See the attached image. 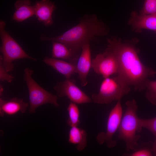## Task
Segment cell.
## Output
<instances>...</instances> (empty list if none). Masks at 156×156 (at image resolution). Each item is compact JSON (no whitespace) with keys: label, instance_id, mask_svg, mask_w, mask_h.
I'll list each match as a JSON object with an SVG mask.
<instances>
[{"label":"cell","instance_id":"cell-1","mask_svg":"<svg viewBox=\"0 0 156 156\" xmlns=\"http://www.w3.org/2000/svg\"><path fill=\"white\" fill-rule=\"evenodd\" d=\"M107 41V48L115 55L118 61L119 69L116 75L123 78L129 86H133L135 90L141 92L145 90L146 81L154 76L156 71L141 62L136 41L122 42L120 38L112 37Z\"/></svg>","mask_w":156,"mask_h":156},{"label":"cell","instance_id":"cell-2","mask_svg":"<svg viewBox=\"0 0 156 156\" xmlns=\"http://www.w3.org/2000/svg\"><path fill=\"white\" fill-rule=\"evenodd\" d=\"M109 30L104 23L94 14H87L80 18L79 23L62 35L54 37L42 34L41 40L61 43L75 53L80 55L85 43L96 40L107 35Z\"/></svg>","mask_w":156,"mask_h":156},{"label":"cell","instance_id":"cell-3","mask_svg":"<svg viewBox=\"0 0 156 156\" xmlns=\"http://www.w3.org/2000/svg\"><path fill=\"white\" fill-rule=\"evenodd\" d=\"M125 105L126 111L118 129V138L125 142L127 151H135L139 145L138 141L140 138V135L136 134L142 129L137 114L138 107L135 99L127 101Z\"/></svg>","mask_w":156,"mask_h":156},{"label":"cell","instance_id":"cell-4","mask_svg":"<svg viewBox=\"0 0 156 156\" xmlns=\"http://www.w3.org/2000/svg\"><path fill=\"white\" fill-rule=\"evenodd\" d=\"M130 86L125 80L118 75L104 78L98 94L92 95L95 103L108 104L114 101L121 99L130 90Z\"/></svg>","mask_w":156,"mask_h":156},{"label":"cell","instance_id":"cell-5","mask_svg":"<svg viewBox=\"0 0 156 156\" xmlns=\"http://www.w3.org/2000/svg\"><path fill=\"white\" fill-rule=\"evenodd\" d=\"M5 23L0 21V35L2 42L0 52L3 66L8 72L12 71L14 67L13 62L20 59L27 58L34 61L37 60L27 54L18 44L5 30Z\"/></svg>","mask_w":156,"mask_h":156},{"label":"cell","instance_id":"cell-6","mask_svg":"<svg viewBox=\"0 0 156 156\" xmlns=\"http://www.w3.org/2000/svg\"><path fill=\"white\" fill-rule=\"evenodd\" d=\"M33 71L27 68L24 70V78L28 89L30 103L29 112L34 113L36 109L43 105L50 103L59 108L57 96L41 87L33 78Z\"/></svg>","mask_w":156,"mask_h":156},{"label":"cell","instance_id":"cell-7","mask_svg":"<svg viewBox=\"0 0 156 156\" xmlns=\"http://www.w3.org/2000/svg\"><path fill=\"white\" fill-rule=\"evenodd\" d=\"M122 109L120 100L118 102L110 112L108 116L105 132H101L98 135L96 140L100 144L104 143L109 148L116 146V141L113 137L118 129L122 117Z\"/></svg>","mask_w":156,"mask_h":156},{"label":"cell","instance_id":"cell-8","mask_svg":"<svg viewBox=\"0 0 156 156\" xmlns=\"http://www.w3.org/2000/svg\"><path fill=\"white\" fill-rule=\"evenodd\" d=\"M91 67L96 73L105 78L117 75L119 64L116 56L107 48L103 53L97 54L92 60Z\"/></svg>","mask_w":156,"mask_h":156},{"label":"cell","instance_id":"cell-9","mask_svg":"<svg viewBox=\"0 0 156 156\" xmlns=\"http://www.w3.org/2000/svg\"><path fill=\"white\" fill-rule=\"evenodd\" d=\"M57 95L60 97L67 96L70 101L76 104H82L92 102V100L75 84L70 78L58 83L54 87Z\"/></svg>","mask_w":156,"mask_h":156},{"label":"cell","instance_id":"cell-10","mask_svg":"<svg viewBox=\"0 0 156 156\" xmlns=\"http://www.w3.org/2000/svg\"><path fill=\"white\" fill-rule=\"evenodd\" d=\"M90 42L83 45L76 64L77 73L82 86H86L88 83L87 77L91 67L92 60Z\"/></svg>","mask_w":156,"mask_h":156},{"label":"cell","instance_id":"cell-11","mask_svg":"<svg viewBox=\"0 0 156 156\" xmlns=\"http://www.w3.org/2000/svg\"><path fill=\"white\" fill-rule=\"evenodd\" d=\"M128 24L132 30L140 33L143 29H147L156 32V14L141 15L133 11L131 13Z\"/></svg>","mask_w":156,"mask_h":156},{"label":"cell","instance_id":"cell-12","mask_svg":"<svg viewBox=\"0 0 156 156\" xmlns=\"http://www.w3.org/2000/svg\"><path fill=\"white\" fill-rule=\"evenodd\" d=\"M34 7L35 15L39 21L42 22L45 26L53 24L52 15L56 8L54 2L49 0H41L37 1Z\"/></svg>","mask_w":156,"mask_h":156},{"label":"cell","instance_id":"cell-13","mask_svg":"<svg viewBox=\"0 0 156 156\" xmlns=\"http://www.w3.org/2000/svg\"><path fill=\"white\" fill-rule=\"evenodd\" d=\"M28 106V104L22 99L15 97L8 101H5L0 98V115L1 116L4 114L12 115L20 112L24 113Z\"/></svg>","mask_w":156,"mask_h":156},{"label":"cell","instance_id":"cell-14","mask_svg":"<svg viewBox=\"0 0 156 156\" xmlns=\"http://www.w3.org/2000/svg\"><path fill=\"white\" fill-rule=\"evenodd\" d=\"M43 61L63 75L66 79H70L73 74L77 73L76 65L68 62L48 57H44Z\"/></svg>","mask_w":156,"mask_h":156},{"label":"cell","instance_id":"cell-15","mask_svg":"<svg viewBox=\"0 0 156 156\" xmlns=\"http://www.w3.org/2000/svg\"><path fill=\"white\" fill-rule=\"evenodd\" d=\"M52 42V57L65 60L76 65L79 54L73 51L61 43L55 41Z\"/></svg>","mask_w":156,"mask_h":156},{"label":"cell","instance_id":"cell-16","mask_svg":"<svg viewBox=\"0 0 156 156\" xmlns=\"http://www.w3.org/2000/svg\"><path fill=\"white\" fill-rule=\"evenodd\" d=\"M16 10L12 19L18 22H21L35 15L34 6L31 5L29 0H18L15 3Z\"/></svg>","mask_w":156,"mask_h":156},{"label":"cell","instance_id":"cell-17","mask_svg":"<svg viewBox=\"0 0 156 156\" xmlns=\"http://www.w3.org/2000/svg\"><path fill=\"white\" fill-rule=\"evenodd\" d=\"M87 133L86 131L78 126L71 127L68 133L69 143L76 145L79 151L83 150L87 145Z\"/></svg>","mask_w":156,"mask_h":156},{"label":"cell","instance_id":"cell-18","mask_svg":"<svg viewBox=\"0 0 156 156\" xmlns=\"http://www.w3.org/2000/svg\"><path fill=\"white\" fill-rule=\"evenodd\" d=\"M67 109L68 114L67 124L71 127L78 126L80 124V111L77 104L70 101Z\"/></svg>","mask_w":156,"mask_h":156},{"label":"cell","instance_id":"cell-19","mask_svg":"<svg viewBox=\"0 0 156 156\" xmlns=\"http://www.w3.org/2000/svg\"><path fill=\"white\" fill-rule=\"evenodd\" d=\"M145 86L146 98L151 104L156 106V81H151L148 79L146 81Z\"/></svg>","mask_w":156,"mask_h":156},{"label":"cell","instance_id":"cell-20","mask_svg":"<svg viewBox=\"0 0 156 156\" xmlns=\"http://www.w3.org/2000/svg\"><path fill=\"white\" fill-rule=\"evenodd\" d=\"M139 123L142 129L146 128L153 134L156 140V117L147 119L140 118Z\"/></svg>","mask_w":156,"mask_h":156},{"label":"cell","instance_id":"cell-21","mask_svg":"<svg viewBox=\"0 0 156 156\" xmlns=\"http://www.w3.org/2000/svg\"><path fill=\"white\" fill-rule=\"evenodd\" d=\"M141 15L156 14V0H144Z\"/></svg>","mask_w":156,"mask_h":156},{"label":"cell","instance_id":"cell-22","mask_svg":"<svg viewBox=\"0 0 156 156\" xmlns=\"http://www.w3.org/2000/svg\"><path fill=\"white\" fill-rule=\"evenodd\" d=\"M3 68L1 59L0 57V80L1 81H6L9 83L12 82L14 79V77L8 73Z\"/></svg>","mask_w":156,"mask_h":156},{"label":"cell","instance_id":"cell-23","mask_svg":"<svg viewBox=\"0 0 156 156\" xmlns=\"http://www.w3.org/2000/svg\"><path fill=\"white\" fill-rule=\"evenodd\" d=\"M128 155L130 156H151L152 154L151 151L147 148H142Z\"/></svg>","mask_w":156,"mask_h":156},{"label":"cell","instance_id":"cell-24","mask_svg":"<svg viewBox=\"0 0 156 156\" xmlns=\"http://www.w3.org/2000/svg\"><path fill=\"white\" fill-rule=\"evenodd\" d=\"M152 150L154 152L155 155L156 156V140L155 141V143L153 146Z\"/></svg>","mask_w":156,"mask_h":156},{"label":"cell","instance_id":"cell-25","mask_svg":"<svg viewBox=\"0 0 156 156\" xmlns=\"http://www.w3.org/2000/svg\"><path fill=\"white\" fill-rule=\"evenodd\" d=\"M3 91V88H2L1 86H1H0V94H2Z\"/></svg>","mask_w":156,"mask_h":156}]
</instances>
